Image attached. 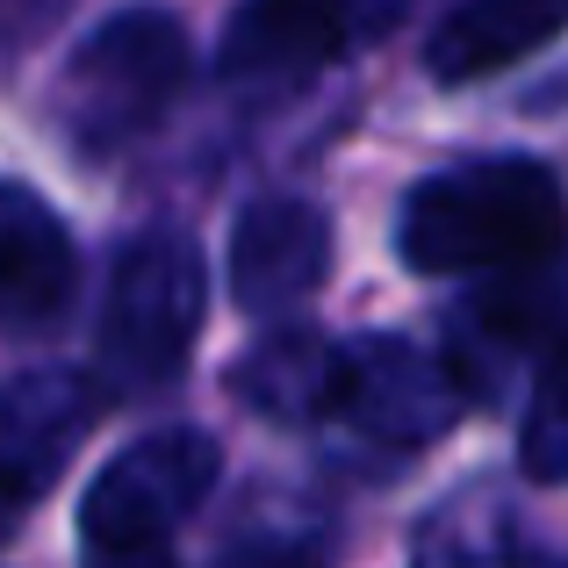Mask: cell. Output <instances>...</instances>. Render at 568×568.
I'll use <instances>...</instances> for the list:
<instances>
[{
  "label": "cell",
  "mask_w": 568,
  "mask_h": 568,
  "mask_svg": "<svg viewBox=\"0 0 568 568\" xmlns=\"http://www.w3.org/2000/svg\"><path fill=\"white\" fill-rule=\"evenodd\" d=\"M568 29V0H460L425 43V65L432 80L446 87H468L489 80V72L532 58L540 43H555Z\"/></svg>",
  "instance_id": "9c48e42d"
},
{
  "label": "cell",
  "mask_w": 568,
  "mask_h": 568,
  "mask_svg": "<svg viewBox=\"0 0 568 568\" xmlns=\"http://www.w3.org/2000/svg\"><path fill=\"white\" fill-rule=\"evenodd\" d=\"M223 454L209 432L166 425L152 439L123 446L109 468L94 475L80 504V540L87 547H166L173 526H187L194 504L216 489Z\"/></svg>",
  "instance_id": "277c9868"
},
{
  "label": "cell",
  "mask_w": 568,
  "mask_h": 568,
  "mask_svg": "<svg viewBox=\"0 0 568 568\" xmlns=\"http://www.w3.org/2000/svg\"><path fill=\"white\" fill-rule=\"evenodd\" d=\"M87 568H181V561H173L166 547H94Z\"/></svg>",
  "instance_id": "9a60e30c"
},
{
  "label": "cell",
  "mask_w": 568,
  "mask_h": 568,
  "mask_svg": "<svg viewBox=\"0 0 568 568\" xmlns=\"http://www.w3.org/2000/svg\"><path fill=\"white\" fill-rule=\"evenodd\" d=\"M216 568H324L317 540H288V532H260V540H237L223 547Z\"/></svg>",
  "instance_id": "5bb4252c"
},
{
  "label": "cell",
  "mask_w": 568,
  "mask_h": 568,
  "mask_svg": "<svg viewBox=\"0 0 568 568\" xmlns=\"http://www.w3.org/2000/svg\"><path fill=\"white\" fill-rule=\"evenodd\" d=\"M209 303V266L187 231H144L115 252L94 324V388L152 396L187 367Z\"/></svg>",
  "instance_id": "7a4b0ae2"
},
{
  "label": "cell",
  "mask_w": 568,
  "mask_h": 568,
  "mask_svg": "<svg viewBox=\"0 0 568 568\" xmlns=\"http://www.w3.org/2000/svg\"><path fill=\"white\" fill-rule=\"evenodd\" d=\"M332 274V223L295 194H266L231 231V303L245 317H288Z\"/></svg>",
  "instance_id": "ba28073f"
},
{
  "label": "cell",
  "mask_w": 568,
  "mask_h": 568,
  "mask_svg": "<svg viewBox=\"0 0 568 568\" xmlns=\"http://www.w3.org/2000/svg\"><path fill=\"white\" fill-rule=\"evenodd\" d=\"M403 14L410 0H245L223 29L216 65L231 80H310L382 43Z\"/></svg>",
  "instance_id": "5b68a950"
},
{
  "label": "cell",
  "mask_w": 568,
  "mask_h": 568,
  "mask_svg": "<svg viewBox=\"0 0 568 568\" xmlns=\"http://www.w3.org/2000/svg\"><path fill=\"white\" fill-rule=\"evenodd\" d=\"M101 417V388L72 367L0 382V504H29L65 475Z\"/></svg>",
  "instance_id": "52a82bcc"
},
{
  "label": "cell",
  "mask_w": 568,
  "mask_h": 568,
  "mask_svg": "<svg viewBox=\"0 0 568 568\" xmlns=\"http://www.w3.org/2000/svg\"><path fill=\"white\" fill-rule=\"evenodd\" d=\"M518 468L532 483H568V346H555L532 375V403L518 425Z\"/></svg>",
  "instance_id": "4fadbf2b"
},
{
  "label": "cell",
  "mask_w": 568,
  "mask_h": 568,
  "mask_svg": "<svg viewBox=\"0 0 568 568\" xmlns=\"http://www.w3.org/2000/svg\"><path fill=\"white\" fill-rule=\"evenodd\" d=\"M555 346H568V310L540 288H497L460 317V338H454V382L460 388H483L497 375H511L518 361L540 367Z\"/></svg>",
  "instance_id": "8fae6325"
},
{
  "label": "cell",
  "mask_w": 568,
  "mask_h": 568,
  "mask_svg": "<svg viewBox=\"0 0 568 568\" xmlns=\"http://www.w3.org/2000/svg\"><path fill=\"white\" fill-rule=\"evenodd\" d=\"M237 388L266 417H324L338 396V346L310 332H274L237 367Z\"/></svg>",
  "instance_id": "7c38bea8"
},
{
  "label": "cell",
  "mask_w": 568,
  "mask_h": 568,
  "mask_svg": "<svg viewBox=\"0 0 568 568\" xmlns=\"http://www.w3.org/2000/svg\"><path fill=\"white\" fill-rule=\"evenodd\" d=\"M332 410L382 446H425L460 417V382L410 338H353L338 346Z\"/></svg>",
  "instance_id": "8992f818"
},
{
  "label": "cell",
  "mask_w": 568,
  "mask_h": 568,
  "mask_svg": "<svg viewBox=\"0 0 568 568\" xmlns=\"http://www.w3.org/2000/svg\"><path fill=\"white\" fill-rule=\"evenodd\" d=\"M72 295V237L22 181H0V324H43Z\"/></svg>",
  "instance_id": "30bf717a"
},
{
  "label": "cell",
  "mask_w": 568,
  "mask_h": 568,
  "mask_svg": "<svg viewBox=\"0 0 568 568\" xmlns=\"http://www.w3.org/2000/svg\"><path fill=\"white\" fill-rule=\"evenodd\" d=\"M187 29L166 8H123L65 58L58 80V123L80 152H123L138 144L187 87Z\"/></svg>",
  "instance_id": "3957f363"
},
{
  "label": "cell",
  "mask_w": 568,
  "mask_h": 568,
  "mask_svg": "<svg viewBox=\"0 0 568 568\" xmlns=\"http://www.w3.org/2000/svg\"><path fill=\"white\" fill-rule=\"evenodd\" d=\"M396 245L410 274H532L568 245V194L532 159H475L410 187Z\"/></svg>",
  "instance_id": "6da1fadb"
}]
</instances>
